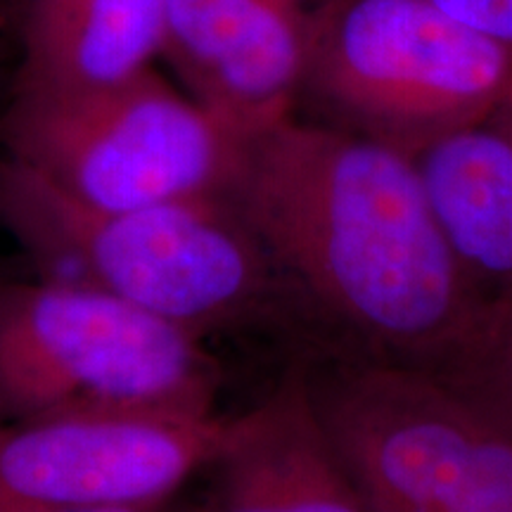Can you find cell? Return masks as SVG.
<instances>
[{
    "instance_id": "12",
    "label": "cell",
    "mask_w": 512,
    "mask_h": 512,
    "mask_svg": "<svg viewBox=\"0 0 512 512\" xmlns=\"http://www.w3.org/2000/svg\"><path fill=\"white\" fill-rule=\"evenodd\" d=\"M434 373L512 437V306H482L463 342Z\"/></svg>"
},
{
    "instance_id": "16",
    "label": "cell",
    "mask_w": 512,
    "mask_h": 512,
    "mask_svg": "<svg viewBox=\"0 0 512 512\" xmlns=\"http://www.w3.org/2000/svg\"><path fill=\"white\" fill-rule=\"evenodd\" d=\"M19 3H22V0H0V15H3L5 22H8V19H12V15H15Z\"/></svg>"
},
{
    "instance_id": "17",
    "label": "cell",
    "mask_w": 512,
    "mask_h": 512,
    "mask_svg": "<svg viewBox=\"0 0 512 512\" xmlns=\"http://www.w3.org/2000/svg\"><path fill=\"white\" fill-rule=\"evenodd\" d=\"M5 164H8V157H5L3 145H0V197H3V174H5ZM0 228H3V223H0Z\"/></svg>"
},
{
    "instance_id": "1",
    "label": "cell",
    "mask_w": 512,
    "mask_h": 512,
    "mask_svg": "<svg viewBox=\"0 0 512 512\" xmlns=\"http://www.w3.org/2000/svg\"><path fill=\"white\" fill-rule=\"evenodd\" d=\"M223 195L271 256L311 351L439 368L482 311L415 159L299 117L242 138Z\"/></svg>"
},
{
    "instance_id": "10",
    "label": "cell",
    "mask_w": 512,
    "mask_h": 512,
    "mask_svg": "<svg viewBox=\"0 0 512 512\" xmlns=\"http://www.w3.org/2000/svg\"><path fill=\"white\" fill-rule=\"evenodd\" d=\"M15 93L114 86L162 60L166 0H22Z\"/></svg>"
},
{
    "instance_id": "15",
    "label": "cell",
    "mask_w": 512,
    "mask_h": 512,
    "mask_svg": "<svg viewBox=\"0 0 512 512\" xmlns=\"http://www.w3.org/2000/svg\"><path fill=\"white\" fill-rule=\"evenodd\" d=\"M368 503L373 512H422V510H413V508H401V505H389V503H377V501H368Z\"/></svg>"
},
{
    "instance_id": "5",
    "label": "cell",
    "mask_w": 512,
    "mask_h": 512,
    "mask_svg": "<svg viewBox=\"0 0 512 512\" xmlns=\"http://www.w3.org/2000/svg\"><path fill=\"white\" fill-rule=\"evenodd\" d=\"M313 413L368 501L512 512V437L430 368L306 351Z\"/></svg>"
},
{
    "instance_id": "9",
    "label": "cell",
    "mask_w": 512,
    "mask_h": 512,
    "mask_svg": "<svg viewBox=\"0 0 512 512\" xmlns=\"http://www.w3.org/2000/svg\"><path fill=\"white\" fill-rule=\"evenodd\" d=\"M211 470L204 512H373L313 413L297 356L273 392L238 415Z\"/></svg>"
},
{
    "instance_id": "11",
    "label": "cell",
    "mask_w": 512,
    "mask_h": 512,
    "mask_svg": "<svg viewBox=\"0 0 512 512\" xmlns=\"http://www.w3.org/2000/svg\"><path fill=\"white\" fill-rule=\"evenodd\" d=\"M482 306H512V100L415 159Z\"/></svg>"
},
{
    "instance_id": "7",
    "label": "cell",
    "mask_w": 512,
    "mask_h": 512,
    "mask_svg": "<svg viewBox=\"0 0 512 512\" xmlns=\"http://www.w3.org/2000/svg\"><path fill=\"white\" fill-rule=\"evenodd\" d=\"M238 415L0 418V505L110 508L176 498L214 467Z\"/></svg>"
},
{
    "instance_id": "2",
    "label": "cell",
    "mask_w": 512,
    "mask_h": 512,
    "mask_svg": "<svg viewBox=\"0 0 512 512\" xmlns=\"http://www.w3.org/2000/svg\"><path fill=\"white\" fill-rule=\"evenodd\" d=\"M0 223L38 278L91 287L211 342L266 335L313 347L302 306L226 195L102 211L5 164Z\"/></svg>"
},
{
    "instance_id": "6",
    "label": "cell",
    "mask_w": 512,
    "mask_h": 512,
    "mask_svg": "<svg viewBox=\"0 0 512 512\" xmlns=\"http://www.w3.org/2000/svg\"><path fill=\"white\" fill-rule=\"evenodd\" d=\"M242 136L155 67L81 93H10L5 157L102 211L223 195Z\"/></svg>"
},
{
    "instance_id": "3",
    "label": "cell",
    "mask_w": 512,
    "mask_h": 512,
    "mask_svg": "<svg viewBox=\"0 0 512 512\" xmlns=\"http://www.w3.org/2000/svg\"><path fill=\"white\" fill-rule=\"evenodd\" d=\"M512 100V46L434 0H325L294 117L418 159Z\"/></svg>"
},
{
    "instance_id": "8",
    "label": "cell",
    "mask_w": 512,
    "mask_h": 512,
    "mask_svg": "<svg viewBox=\"0 0 512 512\" xmlns=\"http://www.w3.org/2000/svg\"><path fill=\"white\" fill-rule=\"evenodd\" d=\"M325 0H166L162 60L223 126L249 136L292 117Z\"/></svg>"
},
{
    "instance_id": "4",
    "label": "cell",
    "mask_w": 512,
    "mask_h": 512,
    "mask_svg": "<svg viewBox=\"0 0 512 512\" xmlns=\"http://www.w3.org/2000/svg\"><path fill=\"white\" fill-rule=\"evenodd\" d=\"M209 342L91 287L0 280V418L216 415Z\"/></svg>"
},
{
    "instance_id": "18",
    "label": "cell",
    "mask_w": 512,
    "mask_h": 512,
    "mask_svg": "<svg viewBox=\"0 0 512 512\" xmlns=\"http://www.w3.org/2000/svg\"><path fill=\"white\" fill-rule=\"evenodd\" d=\"M5 22V19H3V15H0V24H3Z\"/></svg>"
},
{
    "instance_id": "14",
    "label": "cell",
    "mask_w": 512,
    "mask_h": 512,
    "mask_svg": "<svg viewBox=\"0 0 512 512\" xmlns=\"http://www.w3.org/2000/svg\"><path fill=\"white\" fill-rule=\"evenodd\" d=\"M0 512H183L176 498L152 505H110V508H48V505H0Z\"/></svg>"
},
{
    "instance_id": "13",
    "label": "cell",
    "mask_w": 512,
    "mask_h": 512,
    "mask_svg": "<svg viewBox=\"0 0 512 512\" xmlns=\"http://www.w3.org/2000/svg\"><path fill=\"white\" fill-rule=\"evenodd\" d=\"M434 3L460 22L512 46V0H434Z\"/></svg>"
}]
</instances>
